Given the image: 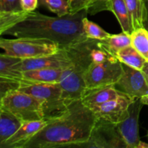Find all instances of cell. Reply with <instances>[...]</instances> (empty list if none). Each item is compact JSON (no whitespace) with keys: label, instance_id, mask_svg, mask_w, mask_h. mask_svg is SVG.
<instances>
[{"label":"cell","instance_id":"obj_16","mask_svg":"<svg viewBox=\"0 0 148 148\" xmlns=\"http://www.w3.org/2000/svg\"><path fill=\"white\" fill-rule=\"evenodd\" d=\"M64 69H36L23 72V79L37 83H56L59 82Z\"/></svg>","mask_w":148,"mask_h":148},{"label":"cell","instance_id":"obj_7","mask_svg":"<svg viewBox=\"0 0 148 148\" xmlns=\"http://www.w3.org/2000/svg\"><path fill=\"white\" fill-rule=\"evenodd\" d=\"M122 72V64L114 56L101 63H92L84 75L86 89L114 85Z\"/></svg>","mask_w":148,"mask_h":148},{"label":"cell","instance_id":"obj_9","mask_svg":"<svg viewBox=\"0 0 148 148\" xmlns=\"http://www.w3.org/2000/svg\"><path fill=\"white\" fill-rule=\"evenodd\" d=\"M122 67L121 77L114 85L116 90L134 98H141L148 95V82L143 71L124 64H122Z\"/></svg>","mask_w":148,"mask_h":148},{"label":"cell","instance_id":"obj_6","mask_svg":"<svg viewBox=\"0 0 148 148\" xmlns=\"http://www.w3.org/2000/svg\"><path fill=\"white\" fill-rule=\"evenodd\" d=\"M0 107L12 113L23 122L45 119L42 103L19 90L10 91L0 98Z\"/></svg>","mask_w":148,"mask_h":148},{"label":"cell","instance_id":"obj_34","mask_svg":"<svg viewBox=\"0 0 148 148\" xmlns=\"http://www.w3.org/2000/svg\"><path fill=\"white\" fill-rule=\"evenodd\" d=\"M147 137H148V134H147Z\"/></svg>","mask_w":148,"mask_h":148},{"label":"cell","instance_id":"obj_29","mask_svg":"<svg viewBox=\"0 0 148 148\" xmlns=\"http://www.w3.org/2000/svg\"><path fill=\"white\" fill-rule=\"evenodd\" d=\"M142 71H143V74H144L145 76L146 79H147V81L148 82V62H146V63L145 64V65H144V66H143Z\"/></svg>","mask_w":148,"mask_h":148},{"label":"cell","instance_id":"obj_13","mask_svg":"<svg viewBox=\"0 0 148 148\" xmlns=\"http://www.w3.org/2000/svg\"><path fill=\"white\" fill-rule=\"evenodd\" d=\"M48 122L49 120L46 119L24 122L12 137L0 144V148H23Z\"/></svg>","mask_w":148,"mask_h":148},{"label":"cell","instance_id":"obj_5","mask_svg":"<svg viewBox=\"0 0 148 148\" xmlns=\"http://www.w3.org/2000/svg\"><path fill=\"white\" fill-rule=\"evenodd\" d=\"M0 47L4 53L21 59H31L55 53L62 48L51 40L38 38L19 37L0 39Z\"/></svg>","mask_w":148,"mask_h":148},{"label":"cell","instance_id":"obj_20","mask_svg":"<svg viewBox=\"0 0 148 148\" xmlns=\"http://www.w3.org/2000/svg\"><path fill=\"white\" fill-rule=\"evenodd\" d=\"M100 41L107 51L116 56L119 51L131 45V35L122 31L119 34H111L106 39Z\"/></svg>","mask_w":148,"mask_h":148},{"label":"cell","instance_id":"obj_21","mask_svg":"<svg viewBox=\"0 0 148 148\" xmlns=\"http://www.w3.org/2000/svg\"><path fill=\"white\" fill-rule=\"evenodd\" d=\"M130 12L133 30L144 27L146 18V6L143 0H125Z\"/></svg>","mask_w":148,"mask_h":148},{"label":"cell","instance_id":"obj_23","mask_svg":"<svg viewBox=\"0 0 148 148\" xmlns=\"http://www.w3.org/2000/svg\"><path fill=\"white\" fill-rule=\"evenodd\" d=\"M82 25L85 36L88 38L103 40L106 39L111 35L98 24L90 21L87 16L82 20Z\"/></svg>","mask_w":148,"mask_h":148},{"label":"cell","instance_id":"obj_11","mask_svg":"<svg viewBox=\"0 0 148 148\" xmlns=\"http://www.w3.org/2000/svg\"><path fill=\"white\" fill-rule=\"evenodd\" d=\"M143 106L141 98H136L130 105L125 119L116 124L127 148H137L140 142L139 119Z\"/></svg>","mask_w":148,"mask_h":148},{"label":"cell","instance_id":"obj_4","mask_svg":"<svg viewBox=\"0 0 148 148\" xmlns=\"http://www.w3.org/2000/svg\"><path fill=\"white\" fill-rule=\"evenodd\" d=\"M18 90L33 95L42 103L46 120L59 116L68 108L62 98V90L59 82L37 83L24 79L23 85Z\"/></svg>","mask_w":148,"mask_h":148},{"label":"cell","instance_id":"obj_1","mask_svg":"<svg viewBox=\"0 0 148 148\" xmlns=\"http://www.w3.org/2000/svg\"><path fill=\"white\" fill-rule=\"evenodd\" d=\"M97 119L81 99L77 100L62 115L49 120L23 148L79 147L89 140Z\"/></svg>","mask_w":148,"mask_h":148},{"label":"cell","instance_id":"obj_30","mask_svg":"<svg viewBox=\"0 0 148 148\" xmlns=\"http://www.w3.org/2000/svg\"><path fill=\"white\" fill-rule=\"evenodd\" d=\"M145 6H146V11L147 12H146V18H145V23H144V27L148 30V3Z\"/></svg>","mask_w":148,"mask_h":148},{"label":"cell","instance_id":"obj_32","mask_svg":"<svg viewBox=\"0 0 148 148\" xmlns=\"http://www.w3.org/2000/svg\"><path fill=\"white\" fill-rule=\"evenodd\" d=\"M142 102L144 103V105L148 106V95H145V96H143L141 98Z\"/></svg>","mask_w":148,"mask_h":148},{"label":"cell","instance_id":"obj_18","mask_svg":"<svg viewBox=\"0 0 148 148\" xmlns=\"http://www.w3.org/2000/svg\"><path fill=\"white\" fill-rule=\"evenodd\" d=\"M21 60L17 57L1 53L0 55V77L4 79L23 81V72L15 70L14 65Z\"/></svg>","mask_w":148,"mask_h":148},{"label":"cell","instance_id":"obj_14","mask_svg":"<svg viewBox=\"0 0 148 148\" xmlns=\"http://www.w3.org/2000/svg\"><path fill=\"white\" fill-rule=\"evenodd\" d=\"M122 93L116 90L114 85H107L93 89H86L81 101L84 105L90 108L115 99Z\"/></svg>","mask_w":148,"mask_h":148},{"label":"cell","instance_id":"obj_28","mask_svg":"<svg viewBox=\"0 0 148 148\" xmlns=\"http://www.w3.org/2000/svg\"><path fill=\"white\" fill-rule=\"evenodd\" d=\"M22 7L24 11H35L38 4V0H21Z\"/></svg>","mask_w":148,"mask_h":148},{"label":"cell","instance_id":"obj_25","mask_svg":"<svg viewBox=\"0 0 148 148\" xmlns=\"http://www.w3.org/2000/svg\"><path fill=\"white\" fill-rule=\"evenodd\" d=\"M112 0H89L86 11L88 14L95 15L103 11H111Z\"/></svg>","mask_w":148,"mask_h":148},{"label":"cell","instance_id":"obj_8","mask_svg":"<svg viewBox=\"0 0 148 148\" xmlns=\"http://www.w3.org/2000/svg\"><path fill=\"white\" fill-rule=\"evenodd\" d=\"M79 147L127 148L116 124L97 119L88 141Z\"/></svg>","mask_w":148,"mask_h":148},{"label":"cell","instance_id":"obj_22","mask_svg":"<svg viewBox=\"0 0 148 148\" xmlns=\"http://www.w3.org/2000/svg\"><path fill=\"white\" fill-rule=\"evenodd\" d=\"M130 35L131 45L148 62V30L145 27H139Z\"/></svg>","mask_w":148,"mask_h":148},{"label":"cell","instance_id":"obj_19","mask_svg":"<svg viewBox=\"0 0 148 148\" xmlns=\"http://www.w3.org/2000/svg\"><path fill=\"white\" fill-rule=\"evenodd\" d=\"M111 12L116 17L122 31L131 34L133 27L125 0H112Z\"/></svg>","mask_w":148,"mask_h":148},{"label":"cell","instance_id":"obj_26","mask_svg":"<svg viewBox=\"0 0 148 148\" xmlns=\"http://www.w3.org/2000/svg\"><path fill=\"white\" fill-rule=\"evenodd\" d=\"M23 11L21 0H0V12Z\"/></svg>","mask_w":148,"mask_h":148},{"label":"cell","instance_id":"obj_33","mask_svg":"<svg viewBox=\"0 0 148 148\" xmlns=\"http://www.w3.org/2000/svg\"><path fill=\"white\" fill-rule=\"evenodd\" d=\"M143 1H144V3H145V5L148 3V0H143Z\"/></svg>","mask_w":148,"mask_h":148},{"label":"cell","instance_id":"obj_15","mask_svg":"<svg viewBox=\"0 0 148 148\" xmlns=\"http://www.w3.org/2000/svg\"><path fill=\"white\" fill-rule=\"evenodd\" d=\"M23 123L12 113L0 107V144L12 137Z\"/></svg>","mask_w":148,"mask_h":148},{"label":"cell","instance_id":"obj_24","mask_svg":"<svg viewBox=\"0 0 148 148\" xmlns=\"http://www.w3.org/2000/svg\"><path fill=\"white\" fill-rule=\"evenodd\" d=\"M38 4L59 17L69 14L68 0H38Z\"/></svg>","mask_w":148,"mask_h":148},{"label":"cell","instance_id":"obj_10","mask_svg":"<svg viewBox=\"0 0 148 148\" xmlns=\"http://www.w3.org/2000/svg\"><path fill=\"white\" fill-rule=\"evenodd\" d=\"M136 98L122 93L118 98L102 104L90 107L98 119L119 124L125 119L130 105Z\"/></svg>","mask_w":148,"mask_h":148},{"label":"cell","instance_id":"obj_2","mask_svg":"<svg viewBox=\"0 0 148 148\" xmlns=\"http://www.w3.org/2000/svg\"><path fill=\"white\" fill-rule=\"evenodd\" d=\"M88 12L85 10L62 17H50L38 12H26L18 23L1 33L16 38L31 37L51 40L62 49L87 38L82 20Z\"/></svg>","mask_w":148,"mask_h":148},{"label":"cell","instance_id":"obj_27","mask_svg":"<svg viewBox=\"0 0 148 148\" xmlns=\"http://www.w3.org/2000/svg\"><path fill=\"white\" fill-rule=\"evenodd\" d=\"M89 0H68L69 13L75 14L86 10Z\"/></svg>","mask_w":148,"mask_h":148},{"label":"cell","instance_id":"obj_3","mask_svg":"<svg viewBox=\"0 0 148 148\" xmlns=\"http://www.w3.org/2000/svg\"><path fill=\"white\" fill-rule=\"evenodd\" d=\"M95 41V39L87 38L66 48L72 64L64 69L59 84L62 88V98L66 105L80 100L86 90L84 75L92 63L91 51Z\"/></svg>","mask_w":148,"mask_h":148},{"label":"cell","instance_id":"obj_17","mask_svg":"<svg viewBox=\"0 0 148 148\" xmlns=\"http://www.w3.org/2000/svg\"><path fill=\"white\" fill-rule=\"evenodd\" d=\"M116 57L121 63L134 69L142 70L147 61L132 45L119 51Z\"/></svg>","mask_w":148,"mask_h":148},{"label":"cell","instance_id":"obj_12","mask_svg":"<svg viewBox=\"0 0 148 148\" xmlns=\"http://www.w3.org/2000/svg\"><path fill=\"white\" fill-rule=\"evenodd\" d=\"M72 64L66 49H61L58 52L31 59H21L14 65V69L20 72L36 69H65Z\"/></svg>","mask_w":148,"mask_h":148},{"label":"cell","instance_id":"obj_31","mask_svg":"<svg viewBox=\"0 0 148 148\" xmlns=\"http://www.w3.org/2000/svg\"><path fill=\"white\" fill-rule=\"evenodd\" d=\"M137 148H148V144L146 143H144V142H142L141 140H140V143H139V145H137Z\"/></svg>","mask_w":148,"mask_h":148}]
</instances>
